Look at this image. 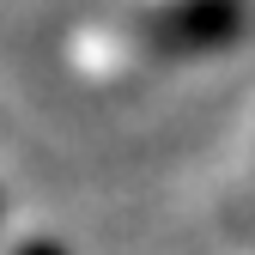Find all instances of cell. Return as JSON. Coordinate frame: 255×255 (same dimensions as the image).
I'll use <instances>...</instances> for the list:
<instances>
[{
    "instance_id": "1",
    "label": "cell",
    "mask_w": 255,
    "mask_h": 255,
    "mask_svg": "<svg viewBox=\"0 0 255 255\" xmlns=\"http://www.w3.org/2000/svg\"><path fill=\"white\" fill-rule=\"evenodd\" d=\"M243 18L249 6L243 0H170L140 18V43L164 61H182V55H213L243 37Z\"/></svg>"
},
{
    "instance_id": "2",
    "label": "cell",
    "mask_w": 255,
    "mask_h": 255,
    "mask_svg": "<svg viewBox=\"0 0 255 255\" xmlns=\"http://www.w3.org/2000/svg\"><path fill=\"white\" fill-rule=\"evenodd\" d=\"M18 255H61V249H49V243H30V249H18Z\"/></svg>"
}]
</instances>
